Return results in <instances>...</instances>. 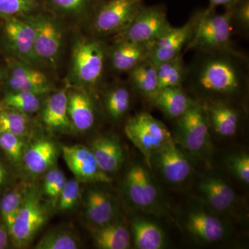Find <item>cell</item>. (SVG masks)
Wrapping results in <instances>:
<instances>
[{
	"label": "cell",
	"instance_id": "6da1fadb",
	"mask_svg": "<svg viewBox=\"0 0 249 249\" xmlns=\"http://www.w3.org/2000/svg\"><path fill=\"white\" fill-rule=\"evenodd\" d=\"M186 76L199 91L208 94L231 96L247 85V76L231 51L206 52Z\"/></svg>",
	"mask_w": 249,
	"mask_h": 249
},
{
	"label": "cell",
	"instance_id": "7a4b0ae2",
	"mask_svg": "<svg viewBox=\"0 0 249 249\" xmlns=\"http://www.w3.org/2000/svg\"><path fill=\"white\" fill-rule=\"evenodd\" d=\"M106 49L101 41L80 37L72 49L71 78L74 86L93 89L104 71Z\"/></svg>",
	"mask_w": 249,
	"mask_h": 249
},
{
	"label": "cell",
	"instance_id": "3957f363",
	"mask_svg": "<svg viewBox=\"0 0 249 249\" xmlns=\"http://www.w3.org/2000/svg\"><path fill=\"white\" fill-rule=\"evenodd\" d=\"M233 8H227L222 14H213L208 9L199 13V19L187 49H197L204 52L230 51Z\"/></svg>",
	"mask_w": 249,
	"mask_h": 249
},
{
	"label": "cell",
	"instance_id": "277c9868",
	"mask_svg": "<svg viewBox=\"0 0 249 249\" xmlns=\"http://www.w3.org/2000/svg\"><path fill=\"white\" fill-rule=\"evenodd\" d=\"M51 208V204L44 200L38 188L29 187L24 204L10 232L11 243L16 248H25L30 245L48 221Z\"/></svg>",
	"mask_w": 249,
	"mask_h": 249
},
{
	"label": "cell",
	"instance_id": "5b68a950",
	"mask_svg": "<svg viewBox=\"0 0 249 249\" xmlns=\"http://www.w3.org/2000/svg\"><path fill=\"white\" fill-rule=\"evenodd\" d=\"M124 133L142 152L149 168L152 158L173 139L165 124L147 112L131 117L124 126Z\"/></svg>",
	"mask_w": 249,
	"mask_h": 249
},
{
	"label": "cell",
	"instance_id": "8992f818",
	"mask_svg": "<svg viewBox=\"0 0 249 249\" xmlns=\"http://www.w3.org/2000/svg\"><path fill=\"white\" fill-rule=\"evenodd\" d=\"M143 6V0L101 1L93 14V31L99 35L118 34L127 28Z\"/></svg>",
	"mask_w": 249,
	"mask_h": 249
},
{
	"label": "cell",
	"instance_id": "52a82bcc",
	"mask_svg": "<svg viewBox=\"0 0 249 249\" xmlns=\"http://www.w3.org/2000/svg\"><path fill=\"white\" fill-rule=\"evenodd\" d=\"M32 26L36 34V52L40 63L55 67L63 42L60 22L52 15L39 13L22 17Z\"/></svg>",
	"mask_w": 249,
	"mask_h": 249
},
{
	"label": "cell",
	"instance_id": "ba28073f",
	"mask_svg": "<svg viewBox=\"0 0 249 249\" xmlns=\"http://www.w3.org/2000/svg\"><path fill=\"white\" fill-rule=\"evenodd\" d=\"M172 27L163 6L143 5L128 27L116 34L115 40L121 39L152 45Z\"/></svg>",
	"mask_w": 249,
	"mask_h": 249
},
{
	"label": "cell",
	"instance_id": "9c48e42d",
	"mask_svg": "<svg viewBox=\"0 0 249 249\" xmlns=\"http://www.w3.org/2000/svg\"><path fill=\"white\" fill-rule=\"evenodd\" d=\"M4 85L6 92L29 91L49 94L54 90L53 85L45 73L16 58L8 60Z\"/></svg>",
	"mask_w": 249,
	"mask_h": 249
},
{
	"label": "cell",
	"instance_id": "30bf717a",
	"mask_svg": "<svg viewBox=\"0 0 249 249\" xmlns=\"http://www.w3.org/2000/svg\"><path fill=\"white\" fill-rule=\"evenodd\" d=\"M178 138L188 151L196 154L204 150L209 139L208 117L204 106L195 102L178 118Z\"/></svg>",
	"mask_w": 249,
	"mask_h": 249
},
{
	"label": "cell",
	"instance_id": "8fae6325",
	"mask_svg": "<svg viewBox=\"0 0 249 249\" xmlns=\"http://www.w3.org/2000/svg\"><path fill=\"white\" fill-rule=\"evenodd\" d=\"M4 33L7 45L16 58L35 67L40 62L36 52V34L22 17H4Z\"/></svg>",
	"mask_w": 249,
	"mask_h": 249
},
{
	"label": "cell",
	"instance_id": "7c38bea8",
	"mask_svg": "<svg viewBox=\"0 0 249 249\" xmlns=\"http://www.w3.org/2000/svg\"><path fill=\"white\" fill-rule=\"evenodd\" d=\"M64 160L80 183H110L112 178L103 172L90 147L83 145H63Z\"/></svg>",
	"mask_w": 249,
	"mask_h": 249
},
{
	"label": "cell",
	"instance_id": "4fadbf2b",
	"mask_svg": "<svg viewBox=\"0 0 249 249\" xmlns=\"http://www.w3.org/2000/svg\"><path fill=\"white\" fill-rule=\"evenodd\" d=\"M199 13L180 27H172L151 45L149 58L156 65L181 55L191 40L199 19Z\"/></svg>",
	"mask_w": 249,
	"mask_h": 249
},
{
	"label": "cell",
	"instance_id": "5bb4252c",
	"mask_svg": "<svg viewBox=\"0 0 249 249\" xmlns=\"http://www.w3.org/2000/svg\"><path fill=\"white\" fill-rule=\"evenodd\" d=\"M126 196L134 206L142 210L152 209L157 203L158 193L150 174L142 165H132L124 179Z\"/></svg>",
	"mask_w": 249,
	"mask_h": 249
},
{
	"label": "cell",
	"instance_id": "9a60e30c",
	"mask_svg": "<svg viewBox=\"0 0 249 249\" xmlns=\"http://www.w3.org/2000/svg\"><path fill=\"white\" fill-rule=\"evenodd\" d=\"M67 113L73 130L85 132L93 127L96 110L88 90L80 87H68Z\"/></svg>",
	"mask_w": 249,
	"mask_h": 249
},
{
	"label": "cell",
	"instance_id": "2e32d148",
	"mask_svg": "<svg viewBox=\"0 0 249 249\" xmlns=\"http://www.w3.org/2000/svg\"><path fill=\"white\" fill-rule=\"evenodd\" d=\"M85 219L91 228H98L115 219L117 206L114 197L99 188H89L85 198Z\"/></svg>",
	"mask_w": 249,
	"mask_h": 249
},
{
	"label": "cell",
	"instance_id": "e0dca14e",
	"mask_svg": "<svg viewBox=\"0 0 249 249\" xmlns=\"http://www.w3.org/2000/svg\"><path fill=\"white\" fill-rule=\"evenodd\" d=\"M58 155V147L54 141L47 137H40L27 145L23 156L22 164L28 173L39 176L55 165Z\"/></svg>",
	"mask_w": 249,
	"mask_h": 249
},
{
	"label": "cell",
	"instance_id": "ac0fdd59",
	"mask_svg": "<svg viewBox=\"0 0 249 249\" xmlns=\"http://www.w3.org/2000/svg\"><path fill=\"white\" fill-rule=\"evenodd\" d=\"M67 88L49 93L41 109V119L49 130L60 133L74 131L67 113Z\"/></svg>",
	"mask_w": 249,
	"mask_h": 249
},
{
	"label": "cell",
	"instance_id": "d6986e66",
	"mask_svg": "<svg viewBox=\"0 0 249 249\" xmlns=\"http://www.w3.org/2000/svg\"><path fill=\"white\" fill-rule=\"evenodd\" d=\"M109 51L111 66L119 72L130 71L149 58L151 45L127 40H115Z\"/></svg>",
	"mask_w": 249,
	"mask_h": 249
},
{
	"label": "cell",
	"instance_id": "ffe728a7",
	"mask_svg": "<svg viewBox=\"0 0 249 249\" xmlns=\"http://www.w3.org/2000/svg\"><path fill=\"white\" fill-rule=\"evenodd\" d=\"M160 170L165 179L177 184L186 181L191 172L189 162L178 150L175 141L172 140L157 155Z\"/></svg>",
	"mask_w": 249,
	"mask_h": 249
},
{
	"label": "cell",
	"instance_id": "44dd1931",
	"mask_svg": "<svg viewBox=\"0 0 249 249\" xmlns=\"http://www.w3.org/2000/svg\"><path fill=\"white\" fill-rule=\"evenodd\" d=\"M89 147L103 172L114 173L121 169L124 160V152L117 139L101 136L95 139Z\"/></svg>",
	"mask_w": 249,
	"mask_h": 249
},
{
	"label": "cell",
	"instance_id": "7402d4cb",
	"mask_svg": "<svg viewBox=\"0 0 249 249\" xmlns=\"http://www.w3.org/2000/svg\"><path fill=\"white\" fill-rule=\"evenodd\" d=\"M186 225L192 235L207 243L218 242L225 235V228L220 220L202 211L190 214Z\"/></svg>",
	"mask_w": 249,
	"mask_h": 249
},
{
	"label": "cell",
	"instance_id": "603a6c76",
	"mask_svg": "<svg viewBox=\"0 0 249 249\" xmlns=\"http://www.w3.org/2000/svg\"><path fill=\"white\" fill-rule=\"evenodd\" d=\"M210 123L217 134L223 137H231L238 127L237 111L222 101L211 102L204 106Z\"/></svg>",
	"mask_w": 249,
	"mask_h": 249
},
{
	"label": "cell",
	"instance_id": "cb8c5ba5",
	"mask_svg": "<svg viewBox=\"0 0 249 249\" xmlns=\"http://www.w3.org/2000/svg\"><path fill=\"white\" fill-rule=\"evenodd\" d=\"M93 229V242L98 249H127L130 247V232L122 223L114 220Z\"/></svg>",
	"mask_w": 249,
	"mask_h": 249
},
{
	"label": "cell",
	"instance_id": "d4e9b609",
	"mask_svg": "<svg viewBox=\"0 0 249 249\" xmlns=\"http://www.w3.org/2000/svg\"><path fill=\"white\" fill-rule=\"evenodd\" d=\"M152 101L165 114L173 119L181 117L195 103L187 96L181 87L160 89Z\"/></svg>",
	"mask_w": 249,
	"mask_h": 249
},
{
	"label": "cell",
	"instance_id": "484cf974",
	"mask_svg": "<svg viewBox=\"0 0 249 249\" xmlns=\"http://www.w3.org/2000/svg\"><path fill=\"white\" fill-rule=\"evenodd\" d=\"M129 72V80L137 91L153 101L160 91L157 66L150 58L139 63Z\"/></svg>",
	"mask_w": 249,
	"mask_h": 249
},
{
	"label": "cell",
	"instance_id": "4316f807",
	"mask_svg": "<svg viewBox=\"0 0 249 249\" xmlns=\"http://www.w3.org/2000/svg\"><path fill=\"white\" fill-rule=\"evenodd\" d=\"M199 188L206 200L216 211H227L235 203L233 190L219 178H207L201 182Z\"/></svg>",
	"mask_w": 249,
	"mask_h": 249
},
{
	"label": "cell",
	"instance_id": "83f0119b",
	"mask_svg": "<svg viewBox=\"0 0 249 249\" xmlns=\"http://www.w3.org/2000/svg\"><path fill=\"white\" fill-rule=\"evenodd\" d=\"M134 243L139 249H160L164 247V235L160 227L145 219H134L132 223Z\"/></svg>",
	"mask_w": 249,
	"mask_h": 249
},
{
	"label": "cell",
	"instance_id": "f1b7e54d",
	"mask_svg": "<svg viewBox=\"0 0 249 249\" xmlns=\"http://www.w3.org/2000/svg\"><path fill=\"white\" fill-rule=\"evenodd\" d=\"M29 187L25 183L18 185L5 193L0 199V219L7 229L9 236L15 219L24 204Z\"/></svg>",
	"mask_w": 249,
	"mask_h": 249
},
{
	"label": "cell",
	"instance_id": "f546056e",
	"mask_svg": "<svg viewBox=\"0 0 249 249\" xmlns=\"http://www.w3.org/2000/svg\"><path fill=\"white\" fill-rule=\"evenodd\" d=\"M49 94H42L29 91L6 92L2 102L4 107L11 108L22 114H34L42 109Z\"/></svg>",
	"mask_w": 249,
	"mask_h": 249
},
{
	"label": "cell",
	"instance_id": "4dcf8cb0",
	"mask_svg": "<svg viewBox=\"0 0 249 249\" xmlns=\"http://www.w3.org/2000/svg\"><path fill=\"white\" fill-rule=\"evenodd\" d=\"M156 66L160 90L181 87L186 80L187 71L181 54Z\"/></svg>",
	"mask_w": 249,
	"mask_h": 249
},
{
	"label": "cell",
	"instance_id": "1f68e13d",
	"mask_svg": "<svg viewBox=\"0 0 249 249\" xmlns=\"http://www.w3.org/2000/svg\"><path fill=\"white\" fill-rule=\"evenodd\" d=\"M131 93L124 85H117L108 91L105 98V109L112 121H119L129 110Z\"/></svg>",
	"mask_w": 249,
	"mask_h": 249
},
{
	"label": "cell",
	"instance_id": "d6a6232c",
	"mask_svg": "<svg viewBox=\"0 0 249 249\" xmlns=\"http://www.w3.org/2000/svg\"><path fill=\"white\" fill-rule=\"evenodd\" d=\"M29 131V115L6 107L0 111V134H13L25 138Z\"/></svg>",
	"mask_w": 249,
	"mask_h": 249
},
{
	"label": "cell",
	"instance_id": "836d02e7",
	"mask_svg": "<svg viewBox=\"0 0 249 249\" xmlns=\"http://www.w3.org/2000/svg\"><path fill=\"white\" fill-rule=\"evenodd\" d=\"M81 247L78 236L65 229L51 231L36 244V249H77Z\"/></svg>",
	"mask_w": 249,
	"mask_h": 249
},
{
	"label": "cell",
	"instance_id": "e575fe53",
	"mask_svg": "<svg viewBox=\"0 0 249 249\" xmlns=\"http://www.w3.org/2000/svg\"><path fill=\"white\" fill-rule=\"evenodd\" d=\"M65 174L56 165L47 170L42 186V196H46L52 208H55L59 196L67 183Z\"/></svg>",
	"mask_w": 249,
	"mask_h": 249
},
{
	"label": "cell",
	"instance_id": "d590c367",
	"mask_svg": "<svg viewBox=\"0 0 249 249\" xmlns=\"http://www.w3.org/2000/svg\"><path fill=\"white\" fill-rule=\"evenodd\" d=\"M24 139L13 134H0V149L14 166L22 164L23 156L27 146Z\"/></svg>",
	"mask_w": 249,
	"mask_h": 249
},
{
	"label": "cell",
	"instance_id": "8d00e7d4",
	"mask_svg": "<svg viewBox=\"0 0 249 249\" xmlns=\"http://www.w3.org/2000/svg\"><path fill=\"white\" fill-rule=\"evenodd\" d=\"M50 7L61 14L82 16L94 11L99 0H47Z\"/></svg>",
	"mask_w": 249,
	"mask_h": 249
},
{
	"label": "cell",
	"instance_id": "74e56055",
	"mask_svg": "<svg viewBox=\"0 0 249 249\" xmlns=\"http://www.w3.org/2000/svg\"><path fill=\"white\" fill-rule=\"evenodd\" d=\"M39 6V0H0V16L23 17L34 14Z\"/></svg>",
	"mask_w": 249,
	"mask_h": 249
},
{
	"label": "cell",
	"instance_id": "f35d334b",
	"mask_svg": "<svg viewBox=\"0 0 249 249\" xmlns=\"http://www.w3.org/2000/svg\"><path fill=\"white\" fill-rule=\"evenodd\" d=\"M80 183L75 178L67 180L55 206L58 211L63 212L76 207L81 196Z\"/></svg>",
	"mask_w": 249,
	"mask_h": 249
},
{
	"label": "cell",
	"instance_id": "ab89813d",
	"mask_svg": "<svg viewBox=\"0 0 249 249\" xmlns=\"http://www.w3.org/2000/svg\"><path fill=\"white\" fill-rule=\"evenodd\" d=\"M231 169L241 181L249 184V157L247 154L235 156L230 162Z\"/></svg>",
	"mask_w": 249,
	"mask_h": 249
},
{
	"label": "cell",
	"instance_id": "60d3db41",
	"mask_svg": "<svg viewBox=\"0 0 249 249\" xmlns=\"http://www.w3.org/2000/svg\"><path fill=\"white\" fill-rule=\"evenodd\" d=\"M233 8V19L237 20L246 28L249 26V0H238Z\"/></svg>",
	"mask_w": 249,
	"mask_h": 249
},
{
	"label": "cell",
	"instance_id": "b9f144b4",
	"mask_svg": "<svg viewBox=\"0 0 249 249\" xmlns=\"http://www.w3.org/2000/svg\"><path fill=\"white\" fill-rule=\"evenodd\" d=\"M12 178V173L9 166L0 159V191L11 183Z\"/></svg>",
	"mask_w": 249,
	"mask_h": 249
},
{
	"label": "cell",
	"instance_id": "7bdbcfd3",
	"mask_svg": "<svg viewBox=\"0 0 249 249\" xmlns=\"http://www.w3.org/2000/svg\"><path fill=\"white\" fill-rule=\"evenodd\" d=\"M11 243L10 236L7 229L0 219V249L8 248Z\"/></svg>",
	"mask_w": 249,
	"mask_h": 249
},
{
	"label": "cell",
	"instance_id": "ee69618b",
	"mask_svg": "<svg viewBox=\"0 0 249 249\" xmlns=\"http://www.w3.org/2000/svg\"><path fill=\"white\" fill-rule=\"evenodd\" d=\"M238 0H210L209 9H213L218 6H224L227 8L231 7Z\"/></svg>",
	"mask_w": 249,
	"mask_h": 249
},
{
	"label": "cell",
	"instance_id": "f6af8a7d",
	"mask_svg": "<svg viewBox=\"0 0 249 249\" xmlns=\"http://www.w3.org/2000/svg\"><path fill=\"white\" fill-rule=\"evenodd\" d=\"M6 78V68L0 65V86L4 84Z\"/></svg>",
	"mask_w": 249,
	"mask_h": 249
},
{
	"label": "cell",
	"instance_id": "bcb514c9",
	"mask_svg": "<svg viewBox=\"0 0 249 249\" xmlns=\"http://www.w3.org/2000/svg\"><path fill=\"white\" fill-rule=\"evenodd\" d=\"M4 107V104H3L2 102H0V111L2 110V109Z\"/></svg>",
	"mask_w": 249,
	"mask_h": 249
}]
</instances>
